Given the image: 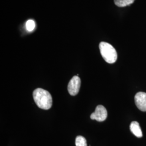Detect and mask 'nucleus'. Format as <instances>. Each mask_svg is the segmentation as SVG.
I'll return each mask as SVG.
<instances>
[{
	"label": "nucleus",
	"instance_id": "nucleus-1",
	"mask_svg": "<svg viewBox=\"0 0 146 146\" xmlns=\"http://www.w3.org/2000/svg\"><path fill=\"white\" fill-rule=\"evenodd\" d=\"M33 98L37 106L41 109L48 110L52 106V99L51 95L43 89H36L33 92Z\"/></svg>",
	"mask_w": 146,
	"mask_h": 146
},
{
	"label": "nucleus",
	"instance_id": "nucleus-2",
	"mask_svg": "<svg viewBox=\"0 0 146 146\" xmlns=\"http://www.w3.org/2000/svg\"><path fill=\"white\" fill-rule=\"evenodd\" d=\"M101 54L105 61L108 63H115L117 58V54L115 48L110 44L105 42H101L99 44Z\"/></svg>",
	"mask_w": 146,
	"mask_h": 146
},
{
	"label": "nucleus",
	"instance_id": "nucleus-3",
	"mask_svg": "<svg viewBox=\"0 0 146 146\" xmlns=\"http://www.w3.org/2000/svg\"><path fill=\"white\" fill-rule=\"evenodd\" d=\"M107 117V111L104 106L99 105L96 107L95 110L90 115L92 120H95L99 122H102Z\"/></svg>",
	"mask_w": 146,
	"mask_h": 146
},
{
	"label": "nucleus",
	"instance_id": "nucleus-4",
	"mask_svg": "<svg viewBox=\"0 0 146 146\" xmlns=\"http://www.w3.org/2000/svg\"><path fill=\"white\" fill-rule=\"evenodd\" d=\"M81 86V80L78 76H73L69 81L68 86L69 93L72 96L78 94Z\"/></svg>",
	"mask_w": 146,
	"mask_h": 146
},
{
	"label": "nucleus",
	"instance_id": "nucleus-5",
	"mask_svg": "<svg viewBox=\"0 0 146 146\" xmlns=\"http://www.w3.org/2000/svg\"><path fill=\"white\" fill-rule=\"evenodd\" d=\"M136 107L142 111H146V93L139 92L136 94L134 98Z\"/></svg>",
	"mask_w": 146,
	"mask_h": 146
},
{
	"label": "nucleus",
	"instance_id": "nucleus-6",
	"mask_svg": "<svg viewBox=\"0 0 146 146\" xmlns=\"http://www.w3.org/2000/svg\"><path fill=\"white\" fill-rule=\"evenodd\" d=\"M131 132L137 137H142V132L139 123L137 121H133L130 125Z\"/></svg>",
	"mask_w": 146,
	"mask_h": 146
},
{
	"label": "nucleus",
	"instance_id": "nucleus-7",
	"mask_svg": "<svg viewBox=\"0 0 146 146\" xmlns=\"http://www.w3.org/2000/svg\"><path fill=\"white\" fill-rule=\"evenodd\" d=\"M135 0H114L115 5L119 7H124L131 5Z\"/></svg>",
	"mask_w": 146,
	"mask_h": 146
},
{
	"label": "nucleus",
	"instance_id": "nucleus-8",
	"mask_svg": "<svg viewBox=\"0 0 146 146\" xmlns=\"http://www.w3.org/2000/svg\"><path fill=\"white\" fill-rule=\"evenodd\" d=\"M76 146H87L86 139L82 136H78L75 139Z\"/></svg>",
	"mask_w": 146,
	"mask_h": 146
},
{
	"label": "nucleus",
	"instance_id": "nucleus-9",
	"mask_svg": "<svg viewBox=\"0 0 146 146\" xmlns=\"http://www.w3.org/2000/svg\"><path fill=\"white\" fill-rule=\"evenodd\" d=\"M26 27L27 30L29 32H31L33 31L35 28V23L32 20H29L27 21Z\"/></svg>",
	"mask_w": 146,
	"mask_h": 146
}]
</instances>
